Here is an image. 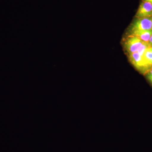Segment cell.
<instances>
[{
    "label": "cell",
    "mask_w": 152,
    "mask_h": 152,
    "mask_svg": "<svg viewBox=\"0 0 152 152\" xmlns=\"http://www.w3.org/2000/svg\"><path fill=\"white\" fill-rule=\"evenodd\" d=\"M152 30V20L151 18H137L129 28L131 33L137 31Z\"/></svg>",
    "instance_id": "cell-1"
},
{
    "label": "cell",
    "mask_w": 152,
    "mask_h": 152,
    "mask_svg": "<svg viewBox=\"0 0 152 152\" xmlns=\"http://www.w3.org/2000/svg\"><path fill=\"white\" fill-rule=\"evenodd\" d=\"M129 59L131 62L139 71L143 74H147L151 69L152 67L148 66L143 59L142 57L137 52L129 54Z\"/></svg>",
    "instance_id": "cell-2"
},
{
    "label": "cell",
    "mask_w": 152,
    "mask_h": 152,
    "mask_svg": "<svg viewBox=\"0 0 152 152\" xmlns=\"http://www.w3.org/2000/svg\"><path fill=\"white\" fill-rule=\"evenodd\" d=\"M143 41L134 36L129 35L125 40V50L128 54L132 53L137 51L139 48L142 45Z\"/></svg>",
    "instance_id": "cell-3"
},
{
    "label": "cell",
    "mask_w": 152,
    "mask_h": 152,
    "mask_svg": "<svg viewBox=\"0 0 152 152\" xmlns=\"http://www.w3.org/2000/svg\"><path fill=\"white\" fill-rule=\"evenodd\" d=\"M152 16V4L143 1L140 5L136 14L137 18H150Z\"/></svg>",
    "instance_id": "cell-4"
},
{
    "label": "cell",
    "mask_w": 152,
    "mask_h": 152,
    "mask_svg": "<svg viewBox=\"0 0 152 152\" xmlns=\"http://www.w3.org/2000/svg\"><path fill=\"white\" fill-rule=\"evenodd\" d=\"M152 35V30L137 31L131 33L130 35H132L139 38L143 42H148L150 38Z\"/></svg>",
    "instance_id": "cell-5"
},
{
    "label": "cell",
    "mask_w": 152,
    "mask_h": 152,
    "mask_svg": "<svg viewBox=\"0 0 152 152\" xmlns=\"http://www.w3.org/2000/svg\"><path fill=\"white\" fill-rule=\"evenodd\" d=\"M142 57L145 64L152 67V47L146 50Z\"/></svg>",
    "instance_id": "cell-6"
},
{
    "label": "cell",
    "mask_w": 152,
    "mask_h": 152,
    "mask_svg": "<svg viewBox=\"0 0 152 152\" xmlns=\"http://www.w3.org/2000/svg\"><path fill=\"white\" fill-rule=\"evenodd\" d=\"M150 47L151 46H150L148 42H143V43L142 44V45L139 48L138 50L137 51V52L140 56H142L143 55L145 51L146 50Z\"/></svg>",
    "instance_id": "cell-7"
},
{
    "label": "cell",
    "mask_w": 152,
    "mask_h": 152,
    "mask_svg": "<svg viewBox=\"0 0 152 152\" xmlns=\"http://www.w3.org/2000/svg\"><path fill=\"white\" fill-rule=\"evenodd\" d=\"M147 78L148 79L149 81L151 82L152 83V69L150 70L147 73Z\"/></svg>",
    "instance_id": "cell-8"
},
{
    "label": "cell",
    "mask_w": 152,
    "mask_h": 152,
    "mask_svg": "<svg viewBox=\"0 0 152 152\" xmlns=\"http://www.w3.org/2000/svg\"><path fill=\"white\" fill-rule=\"evenodd\" d=\"M148 43L149 44L150 46H151V47H152V35L151 36V38H150Z\"/></svg>",
    "instance_id": "cell-9"
},
{
    "label": "cell",
    "mask_w": 152,
    "mask_h": 152,
    "mask_svg": "<svg viewBox=\"0 0 152 152\" xmlns=\"http://www.w3.org/2000/svg\"><path fill=\"white\" fill-rule=\"evenodd\" d=\"M144 1L151 3L152 4V0H144Z\"/></svg>",
    "instance_id": "cell-10"
},
{
    "label": "cell",
    "mask_w": 152,
    "mask_h": 152,
    "mask_svg": "<svg viewBox=\"0 0 152 152\" xmlns=\"http://www.w3.org/2000/svg\"></svg>",
    "instance_id": "cell-11"
}]
</instances>
